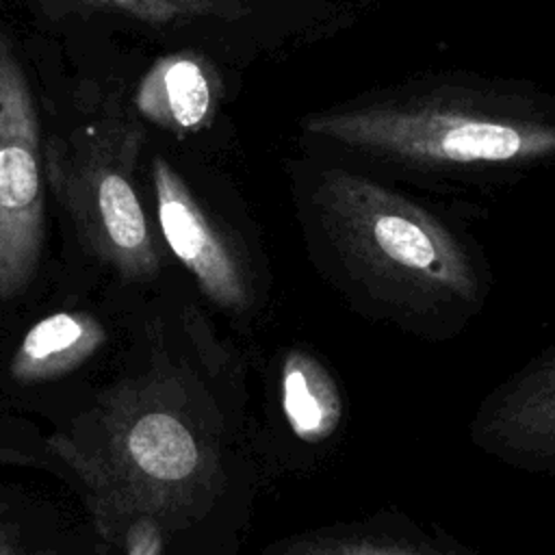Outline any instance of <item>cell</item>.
Listing matches in <instances>:
<instances>
[{"label":"cell","instance_id":"2","mask_svg":"<svg viewBox=\"0 0 555 555\" xmlns=\"http://www.w3.org/2000/svg\"><path fill=\"white\" fill-rule=\"evenodd\" d=\"M286 176L308 260L353 312L431 343L483 312L492 269L460 221L401 184L304 152Z\"/></svg>","mask_w":555,"mask_h":555},{"label":"cell","instance_id":"6","mask_svg":"<svg viewBox=\"0 0 555 555\" xmlns=\"http://www.w3.org/2000/svg\"><path fill=\"white\" fill-rule=\"evenodd\" d=\"M345 423V392L330 364L308 345L280 347L262 373V414L254 429L264 475L319 468L338 449Z\"/></svg>","mask_w":555,"mask_h":555},{"label":"cell","instance_id":"8","mask_svg":"<svg viewBox=\"0 0 555 555\" xmlns=\"http://www.w3.org/2000/svg\"><path fill=\"white\" fill-rule=\"evenodd\" d=\"M152 189L163 238L202 295L234 319H251L267 301L269 282L247 241L221 223L163 156L152 158Z\"/></svg>","mask_w":555,"mask_h":555},{"label":"cell","instance_id":"4","mask_svg":"<svg viewBox=\"0 0 555 555\" xmlns=\"http://www.w3.org/2000/svg\"><path fill=\"white\" fill-rule=\"evenodd\" d=\"M89 115L43 147V171L89 249L128 280L160 264L134 186L141 128L113 98H89Z\"/></svg>","mask_w":555,"mask_h":555},{"label":"cell","instance_id":"3","mask_svg":"<svg viewBox=\"0 0 555 555\" xmlns=\"http://www.w3.org/2000/svg\"><path fill=\"white\" fill-rule=\"evenodd\" d=\"M297 143L395 184L494 186L555 163V95L516 78L423 74L306 113Z\"/></svg>","mask_w":555,"mask_h":555},{"label":"cell","instance_id":"16","mask_svg":"<svg viewBox=\"0 0 555 555\" xmlns=\"http://www.w3.org/2000/svg\"><path fill=\"white\" fill-rule=\"evenodd\" d=\"M219 2L230 4V7H234V9H241V2H243V0H219Z\"/></svg>","mask_w":555,"mask_h":555},{"label":"cell","instance_id":"15","mask_svg":"<svg viewBox=\"0 0 555 555\" xmlns=\"http://www.w3.org/2000/svg\"><path fill=\"white\" fill-rule=\"evenodd\" d=\"M74 2H78V4H82L87 9H111L104 0H74Z\"/></svg>","mask_w":555,"mask_h":555},{"label":"cell","instance_id":"12","mask_svg":"<svg viewBox=\"0 0 555 555\" xmlns=\"http://www.w3.org/2000/svg\"><path fill=\"white\" fill-rule=\"evenodd\" d=\"M0 555H95L82 516L35 492L0 483Z\"/></svg>","mask_w":555,"mask_h":555},{"label":"cell","instance_id":"13","mask_svg":"<svg viewBox=\"0 0 555 555\" xmlns=\"http://www.w3.org/2000/svg\"><path fill=\"white\" fill-rule=\"evenodd\" d=\"M0 466L39 470L61 481V464L48 442V434L20 416L0 410Z\"/></svg>","mask_w":555,"mask_h":555},{"label":"cell","instance_id":"1","mask_svg":"<svg viewBox=\"0 0 555 555\" xmlns=\"http://www.w3.org/2000/svg\"><path fill=\"white\" fill-rule=\"evenodd\" d=\"M254 429L245 362L184 310L176 332L150 319L91 403L46 434L63 486L95 481L206 518L258 499Z\"/></svg>","mask_w":555,"mask_h":555},{"label":"cell","instance_id":"7","mask_svg":"<svg viewBox=\"0 0 555 555\" xmlns=\"http://www.w3.org/2000/svg\"><path fill=\"white\" fill-rule=\"evenodd\" d=\"M41 241L39 115L22 63L0 30V304L20 297L33 282Z\"/></svg>","mask_w":555,"mask_h":555},{"label":"cell","instance_id":"9","mask_svg":"<svg viewBox=\"0 0 555 555\" xmlns=\"http://www.w3.org/2000/svg\"><path fill=\"white\" fill-rule=\"evenodd\" d=\"M65 488L80 505L95 555H241L256 505L195 518L95 481L74 479Z\"/></svg>","mask_w":555,"mask_h":555},{"label":"cell","instance_id":"5","mask_svg":"<svg viewBox=\"0 0 555 555\" xmlns=\"http://www.w3.org/2000/svg\"><path fill=\"white\" fill-rule=\"evenodd\" d=\"M108 347V323L89 310L39 317L0 356V410L43 431L67 425L106 382L95 369Z\"/></svg>","mask_w":555,"mask_h":555},{"label":"cell","instance_id":"14","mask_svg":"<svg viewBox=\"0 0 555 555\" xmlns=\"http://www.w3.org/2000/svg\"><path fill=\"white\" fill-rule=\"evenodd\" d=\"M108 7L119 9L145 24H180L210 15H236V9L219 0H104Z\"/></svg>","mask_w":555,"mask_h":555},{"label":"cell","instance_id":"11","mask_svg":"<svg viewBox=\"0 0 555 555\" xmlns=\"http://www.w3.org/2000/svg\"><path fill=\"white\" fill-rule=\"evenodd\" d=\"M219 102V80L208 61L191 52L158 59L134 95L154 124L171 132H197L210 124Z\"/></svg>","mask_w":555,"mask_h":555},{"label":"cell","instance_id":"10","mask_svg":"<svg viewBox=\"0 0 555 555\" xmlns=\"http://www.w3.org/2000/svg\"><path fill=\"white\" fill-rule=\"evenodd\" d=\"M260 555H479L438 522L386 507L375 514L286 533Z\"/></svg>","mask_w":555,"mask_h":555}]
</instances>
